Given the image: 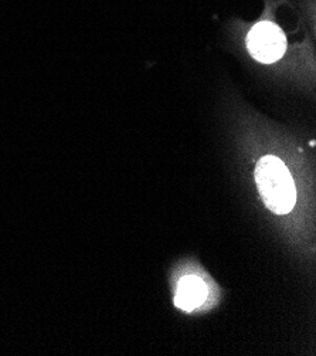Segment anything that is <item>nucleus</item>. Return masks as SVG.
<instances>
[{"mask_svg": "<svg viewBox=\"0 0 316 356\" xmlns=\"http://www.w3.org/2000/svg\"><path fill=\"white\" fill-rule=\"evenodd\" d=\"M208 297L207 284L203 278L197 275H186L183 277L174 294V304L182 311L192 312L200 308Z\"/></svg>", "mask_w": 316, "mask_h": 356, "instance_id": "nucleus-3", "label": "nucleus"}, {"mask_svg": "<svg viewBox=\"0 0 316 356\" xmlns=\"http://www.w3.org/2000/svg\"><path fill=\"white\" fill-rule=\"evenodd\" d=\"M247 47L257 61L271 64L284 56L287 50V38L276 24L261 22L249 33Z\"/></svg>", "mask_w": 316, "mask_h": 356, "instance_id": "nucleus-2", "label": "nucleus"}, {"mask_svg": "<svg viewBox=\"0 0 316 356\" xmlns=\"http://www.w3.org/2000/svg\"><path fill=\"white\" fill-rule=\"evenodd\" d=\"M256 184L265 206L284 216L297 203V188L288 168L275 156H264L256 168Z\"/></svg>", "mask_w": 316, "mask_h": 356, "instance_id": "nucleus-1", "label": "nucleus"}]
</instances>
